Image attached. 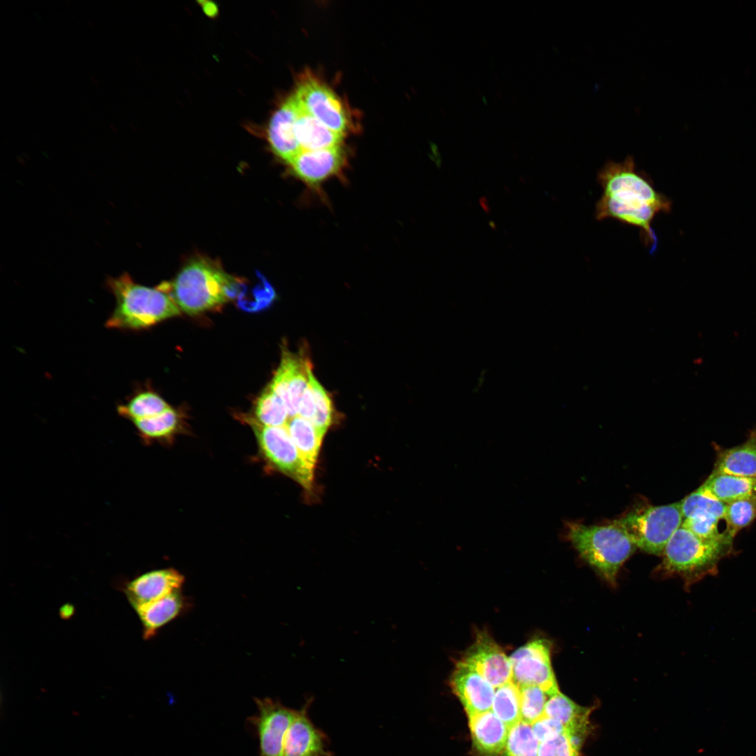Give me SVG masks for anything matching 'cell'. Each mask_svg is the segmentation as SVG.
<instances>
[{
	"mask_svg": "<svg viewBox=\"0 0 756 756\" xmlns=\"http://www.w3.org/2000/svg\"><path fill=\"white\" fill-rule=\"evenodd\" d=\"M551 645L543 638L532 640L510 657L512 681L518 687L538 686L550 697L560 692L551 664Z\"/></svg>",
	"mask_w": 756,
	"mask_h": 756,
	"instance_id": "8",
	"label": "cell"
},
{
	"mask_svg": "<svg viewBox=\"0 0 756 756\" xmlns=\"http://www.w3.org/2000/svg\"><path fill=\"white\" fill-rule=\"evenodd\" d=\"M171 407L157 393L152 390H139L127 398L117 406L118 414L131 421L148 418L158 415Z\"/></svg>",
	"mask_w": 756,
	"mask_h": 756,
	"instance_id": "24",
	"label": "cell"
},
{
	"mask_svg": "<svg viewBox=\"0 0 756 756\" xmlns=\"http://www.w3.org/2000/svg\"><path fill=\"white\" fill-rule=\"evenodd\" d=\"M580 746L566 731L552 739L540 743L538 756H582Z\"/></svg>",
	"mask_w": 756,
	"mask_h": 756,
	"instance_id": "35",
	"label": "cell"
},
{
	"mask_svg": "<svg viewBox=\"0 0 756 756\" xmlns=\"http://www.w3.org/2000/svg\"><path fill=\"white\" fill-rule=\"evenodd\" d=\"M294 96L301 108L330 130L344 134L348 127L346 111L335 93L318 79L307 76Z\"/></svg>",
	"mask_w": 756,
	"mask_h": 756,
	"instance_id": "10",
	"label": "cell"
},
{
	"mask_svg": "<svg viewBox=\"0 0 756 756\" xmlns=\"http://www.w3.org/2000/svg\"><path fill=\"white\" fill-rule=\"evenodd\" d=\"M449 684L468 717L491 710L495 688L461 660L456 663Z\"/></svg>",
	"mask_w": 756,
	"mask_h": 756,
	"instance_id": "13",
	"label": "cell"
},
{
	"mask_svg": "<svg viewBox=\"0 0 756 756\" xmlns=\"http://www.w3.org/2000/svg\"><path fill=\"white\" fill-rule=\"evenodd\" d=\"M539 746L531 725L521 720L510 728L500 756H538Z\"/></svg>",
	"mask_w": 756,
	"mask_h": 756,
	"instance_id": "29",
	"label": "cell"
},
{
	"mask_svg": "<svg viewBox=\"0 0 756 756\" xmlns=\"http://www.w3.org/2000/svg\"><path fill=\"white\" fill-rule=\"evenodd\" d=\"M312 372L309 358L298 356L286 349L283 351L280 365L269 386L284 401L290 418L298 414L299 403L309 385Z\"/></svg>",
	"mask_w": 756,
	"mask_h": 756,
	"instance_id": "11",
	"label": "cell"
},
{
	"mask_svg": "<svg viewBox=\"0 0 756 756\" xmlns=\"http://www.w3.org/2000/svg\"><path fill=\"white\" fill-rule=\"evenodd\" d=\"M310 701L298 710L286 734L283 756H333L328 737L308 716Z\"/></svg>",
	"mask_w": 756,
	"mask_h": 756,
	"instance_id": "15",
	"label": "cell"
},
{
	"mask_svg": "<svg viewBox=\"0 0 756 756\" xmlns=\"http://www.w3.org/2000/svg\"><path fill=\"white\" fill-rule=\"evenodd\" d=\"M185 577L174 568H162L145 573L131 581L126 594L132 606L136 608L174 591L181 589Z\"/></svg>",
	"mask_w": 756,
	"mask_h": 756,
	"instance_id": "16",
	"label": "cell"
},
{
	"mask_svg": "<svg viewBox=\"0 0 756 756\" xmlns=\"http://www.w3.org/2000/svg\"><path fill=\"white\" fill-rule=\"evenodd\" d=\"M733 542L729 539H704L681 526L664 548L663 564L668 571L698 580L716 573L719 562L732 553Z\"/></svg>",
	"mask_w": 756,
	"mask_h": 756,
	"instance_id": "5",
	"label": "cell"
},
{
	"mask_svg": "<svg viewBox=\"0 0 756 756\" xmlns=\"http://www.w3.org/2000/svg\"><path fill=\"white\" fill-rule=\"evenodd\" d=\"M724 519L730 534L734 538L756 519V496L725 504Z\"/></svg>",
	"mask_w": 756,
	"mask_h": 756,
	"instance_id": "30",
	"label": "cell"
},
{
	"mask_svg": "<svg viewBox=\"0 0 756 756\" xmlns=\"http://www.w3.org/2000/svg\"><path fill=\"white\" fill-rule=\"evenodd\" d=\"M712 472L756 478V429L749 432L743 443L720 449Z\"/></svg>",
	"mask_w": 756,
	"mask_h": 756,
	"instance_id": "20",
	"label": "cell"
},
{
	"mask_svg": "<svg viewBox=\"0 0 756 756\" xmlns=\"http://www.w3.org/2000/svg\"><path fill=\"white\" fill-rule=\"evenodd\" d=\"M682 520L681 503L678 501L636 509L612 522L623 530L636 547L659 555Z\"/></svg>",
	"mask_w": 756,
	"mask_h": 756,
	"instance_id": "6",
	"label": "cell"
},
{
	"mask_svg": "<svg viewBox=\"0 0 756 756\" xmlns=\"http://www.w3.org/2000/svg\"><path fill=\"white\" fill-rule=\"evenodd\" d=\"M700 487L724 504L756 496V478L711 472Z\"/></svg>",
	"mask_w": 756,
	"mask_h": 756,
	"instance_id": "23",
	"label": "cell"
},
{
	"mask_svg": "<svg viewBox=\"0 0 756 756\" xmlns=\"http://www.w3.org/2000/svg\"><path fill=\"white\" fill-rule=\"evenodd\" d=\"M491 710L509 729L522 720L519 690L512 681L495 689Z\"/></svg>",
	"mask_w": 756,
	"mask_h": 756,
	"instance_id": "28",
	"label": "cell"
},
{
	"mask_svg": "<svg viewBox=\"0 0 756 756\" xmlns=\"http://www.w3.org/2000/svg\"><path fill=\"white\" fill-rule=\"evenodd\" d=\"M190 605L189 600L178 589L136 608L144 627V638H152L160 629L188 610Z\"/></svg>",
	"mask_w": 756,
	"mask_h": 756,
	"instance_id": "18",
	"label": "cell"
},
{
	"mask_svg": "<svg viewBox=\"0 0 756 756\" xmlns=\"http://www.w3.org/2000/svg\"><path fill=\"white\" fill-rule=\"evenodd\" d=\"M468 718L474 747L484 756H497L503 752L509 728L491 710Z\"/></svg>",
	"mask_w": 756,
	"mask_h": 756,
	"instance_id": "19",
	"label": "cell"
},
{
	"mask_svg": "<svg viewBox=\"0 0 756 756\" xmlns=\"http://www.w3.org/2000/svg\"><path fill=\"white\" fill-rule=\"evenodd\" d=\"M286 427L303 458L314 468L324 435L311 421L299 416L290 418Z\"/></svg>",
	"mask_w": 756,
	"mask_h": 756,
	"instance_id": "25",
	"label": "cell"
},
{
	"mask_svg": "<svg viewBox=\"0 0 756 756\" xmlns=\"http://www.w3.org/2000/svg\"><path fill=\"white\" fill-rule=\"evenodd\" d=\"M314 397L309 384L300 400L298 409L297 416H299L311 421L314 416Z\"/></svg>",
	"mask_w": 756,
	"mask_h": 756,
	"instance_id": "37",
	"label": "cell"
},
{
	"mask_svg": "<svg viewBox=\"0 0 756 756\" xmlns=\"http://www.w3.org/2000/svg\"><path fill=\"white\" fill-rule=\"evenodd\" d=\"M309 384L315 402V414L311 422L321 434L325 435L332 421L333 404L329 393L316 379L313 372L310 374Z\"/></svg>",
	"mask_w": 756,
	"mask_h": 756,
	"instance_id": "33",
	"label": "cell"
},
{
	"mask_svg": "<svg viewBox=\"0 0 756 756\" xmlns=\"http://www.w3.org/2000/svg\"><path fill=\"white\" fill-rule=\"evenodd\" d=\"M597 181L602 194L595 204L596 219H614L638 228L642 241L653 254L658 239L652 222L658 214L671 211L672 201L655 189L644 172L637 170L631 155L622 162L607 161L597 174Z\"/></svg>",
	"mask_w": 756,
	"mask_h": 756,
	"instance_id": "1",
	"label": "cell"
},
{
	"mask_svg": "<svg viewBox=\"0 0 756 756\" xmlns=\"http://www.w3.org/2000/svg\"><path fill=\"white\" fill-rule=\"evenodd\" d=\"M106 286L115 300L105 323L107 328L144 330L181 313L173 299L159 286L150 288L137 284L127 272L108 276Z\"/></svg>",
	"mask_w": 756,
	"mask_h": 756,
	"instance_id": "2",
	"label": "cell"
},
{
	"mask_svg": "<svg viewBox=\"0 0 756 756\" xmlns=\"http://www.w3.org/2000/svg\"><path fill=\"white\" fill-rule=\"evenodd\" d=\"M140 437L146 442L167 440L178 431L180 417L176 411L170 407L154 416L132 421Z\"/></svg>",
	"mask_w": 756,
	"mask_h": 756,
	"instance_id": "26",
	"label": "cell"
},
{
	"mask_svg": "<svg viewBox=\"0 0 756 756\" xmlns=\"http://www.w3.org/2000/svg\"><path fill=\"white\" fill-rule=\"evenodd\" d=\"M345 158L340 146L301 150L288 164L294 174L312 188L340 173Z\"/></svg>",
	"mask_w": 756,
	"mask_h": 756,
	"instance_id": "14",
	"label": "cell"
},
{
	"mask_svg": "<svg viewBox=\"0 0 756 756\" xmlns=\"http://www.w3.org/2000/svg\"><path fill=\"white\" fill-rule=\"evenodd\" d=\"M566 536L580 556L608 582L615 584L620 567L636 546L618 526L567 522Z\"/></svg>",
	"mask_w": 756,
	"mask_h": 756,
	"instance_id": "4",
	"label": "cell"
},
{
	"mask_svg": "<svg viewBox=\"0 0 756 756\" xmlns=\"http://www.w3.org/2000/svg\"><path fill=\"white\" fill-rule=\"evenodd\" d=\"M480 204L486 212H489V208L487 205V200L485 197H482L480 199Z\"/></svg>",
	"mask_w": 756,
	"mask_h": 756,
	"instance_id": "38",
	"label": "cell"
},
{
	"mask_svg": "<svg viewBox=\"0 0 756 756\" xmlns=\"http://www.w3.org/2000/svg\"><path fill=\"white\" fill-rule=\"evenodd\" d=\"M724 521V518L711 513H699L683 519L681 526L704 539L734 540L729 533L720 529V522Z\"/></svg>",
	"mask_w": 756,
	"mask_h": 756,
	"instance_id": "31",
	"label": "cell"
},
{
	"mask_svg": "<svg viewBox=\"0 0 756 756\" xmlns=\"http://www.w3.org/2000/svg\"><path fill=\"white\" fill-rule=\"evenodd\" d=\"M298 107L295 132L301 150H320L340 146L343 134L324 125L299 104Z\"/></svg>",
	"mask_w": 756,
	"mask_h": 756,
	"instance_id": "22",
	"label": "cell"
},
{
	"mask_svg": "<svg viewBox=\"0 0 756 756\" xmlns=\"http://www.w3.org/2000/svg\"><path fill=\"white\" fill-rule=\"evenodd\" d=\"M265 426H286L290 419L283 400L271 389L266 387L255 404L254 417Z\"/></svg>",
	"mask_w": 756,
	"mask_h": 756,
	"instance_id": "27",
	"label": "cell"
},
{
	"mask_svg": "<svg viewBox=\"0 0 756 756\" xmlns=\"http://www.w3.org/2000/svg\"><path fill=\"white\" fill-rule=\"evenodd\" d=\"M531 728L540 743L556 737L566 731L559 721L545 715L533 723Z\"/></svg>",
	"mask_w": 756,
	"mask_h": 756,
	"instance_id": "36",
	"label": "cell"
},
{
	"mask_svg": "<svg viewBox=\"0 0 756 756\" xmlns=\"http://www.w3.org/2000/svg\"><path fill=\"white\" fill-rule=\"evenodd\" d=\"M683 519L699 513H711L724 518L725 504L700 486L680 500Z\"/></svg>",
	"mask_w": 756,
	"mask_h": 756,
	"instance_id": "32",
	"label": "cell"
},
{
	"mask_svg": "<svg viewBox=\"0 0 756 756\" xmlns=\"http://www.w3.org/2000/svg\"><path fill=\"white\" fill-rule=\"evenodd\" d=\"M244 420L251 427L265 458L304 488L311 489L314 468L300 454L286 427L265 426L248 416Z\"/></svg>",
	"mask_w": 756,
	"mask_h": 756,
	"instance_id": "7",
	"label": "cell"
},
{
	"mask_svg": "<svg viewBox=\"0 0 756 756\" xmlns=\"http://www.w3.org/2000/svg\"><path fill=\"white\" fill-rule=\"evenodd\" d=\"M298 111V104L293 94L273 114L268 127L272 149L287 163L301 150L295 132Z\"/></svg>",
	"mask_w": 756,
	"mask_h": 756,
	"instance_id": "17",
	"label": "cell"
},
{
	"mask_svg": "<svg viewBox=\"0 0 756 756\" xmlns=\"http://www.w3.org/2000/svg\"><path fill=\"white\" fill-rule=\"evenodd\" d=\"M462 662L475 669L495 689L512 681L510 657L486 632L477 633Z\"/></svg>",
	"mask_w": 756,
	"mask_h": 756,
	"instance_id": "12",
	"label": "cell"
},
{
	"mask_svg": "<svg viewBox=\"0 0 756 756\" xmlns=\"http://www.w3.org/2000/svg\"><path fill=\"white\" fill-rule=\"evenodd\" d=\"M593 709L576 704L560 692L548 698L545 715L559 721L569 733L587 738L590 730L589 719Z\"/></svg>",
	"mask_w": 756,
	"mask_h": 756,
	"instance_id": "21",
	"label": "cell"
},
{
	"mask_svg": "<svg viewBox=\"0 0 756 756\" xmlns=\"http://www.w3.org/2000/svg\"><path fill=\"white\" fill-rule=\"evenodd\" d=\"M522 721L532 724L545 715L548 696L538 686L519 687Z\"/></svg>",
	"mask_w": 756,
	"mask_h": 756,
	"instance_id": "34",
	"label": "cell"
},
{
	"mask_svg": "<svg viewBox=\"0 0 756 756\" xmlns=\"http://www.w3.org/2000/svg\"><path fill=\"white\" fill-rule=\"evenodd\" d=\"M236 281L218 264L197 258L186 264L174 281L159 286L180 310L197 315L226 303L234 294Z\"/></svg>",
	"mask_w": 756,
	"mask_h": 756,
	"instance_id": "3",
	"label": "cell"
},
{
	"mask_svg": "<svg viewBox=\"0 0 756 756\" xmlns=\"http://www.w3.org/2000/svg\"><path fill=\"white\" fill-rule=\"evenodd\" d=\"M258 712L248 719L257 735L259 756H283L286 732L298 710L267 697L254 699Z\"/></svg>",
	"mask_w": 756,
	"mask_h": 756,
	"instance_id": "9",
	"label": "cell"
}]
</instances>
